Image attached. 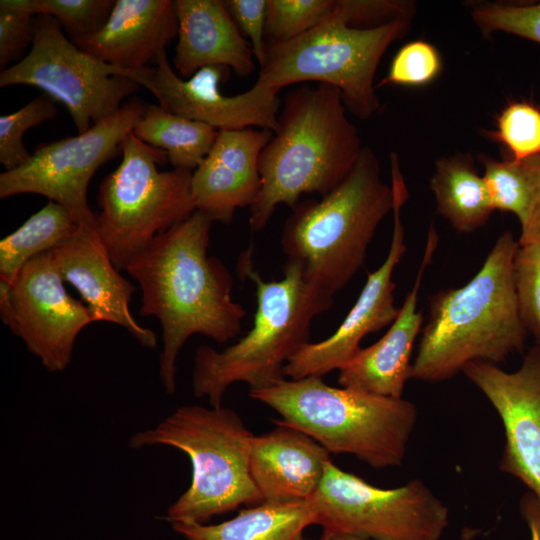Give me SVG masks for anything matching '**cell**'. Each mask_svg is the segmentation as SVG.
I'll use <instances>...</instances> for the list:
<instances>
[{
	"label": "cell",
	"mask_w": 540,
	"mask_h": 540,
	"mask_svg": "<svg viewBox=\"0 0 540 540\" xmlns=\"http://www.w3.org/2000/svg\"><path fill=\"white\" fill-rule=\"evenodd\" d=\"M212 223L196 210L156 236L125 269L141 289L139 314L160 321L159 377L168 394L175 393L176 360L187 339L201 334L225 343L239 335L246 315L232 299L231 273L208 255Z\"/></svg>",
	"instance_id": "1"
},
{
	"label": "cell",
	"mask_w": 540,
	"mask_h": 540,
	"mask_svg": "<svg viewBox=\"0 0 540 540\" xmlns=\"http://www.w3.org/2000/svg\"><path fill=\"white\" fill-rule=\"evenodd\" d=\"M518 247L513 233L503 232L469 282L431 297L428 321L412 362V378L442 382L471 362L498 365L523 352L527 332L514 281Z\"/></svg>",
	"instance_id": "2"
},
{
	"label": "cell",
	"mask_w": 540,
	"mask_h": 540,
	"mask_svg": "<svg viewBox=\"0 0 540 540\" xmlns=\"http://www.w3.org/2000/svg\"><path fill=\"white\" fill-rule=\"evenodd\" d=\"M338 88L318 83L291 90L277 128L259 156L261 188L250 207L249 224L260 232L276 207L291 209L300 196H325L349 175L363 150Z\"/></svg>",
	"instance_id": "3"
},
{
	"label": "cell",
	"mask_w": 540,
	"mask_h": 540,
	"mask_svg": "<svg viewBox=\"0 0 540 540\" xmlns=\"http://www.w3.org/2000/svg\"><path fill=\"white\" fill-rule=\"evenodd\" d=\"M237 271L255 285L253 326L222 351L200 346L194 358L193 393L207 397L212 407L222 406L234 383L258 390L284 380L286 364L310 342L313 319L333 304V296L309 282L296 261L287 259L282 279L265 281L254 268L250 246L239 256Z\"/></svg>",
	"instance_id": "4"
},
{
	"label": "cell",
	"mask_w": 540,
	"mask_h": 540,
	"mask_svg": "<svg viewBox=\"0 0 540 540\" xmlns=\"http://www.w3.org/2000/svg\"><path fill=\"white\" fill-rule=\"evenodd\" d=\"M392 209V187L381 179L375 152L364 146L341 184L292 208L283 227V252L300 264L309 282L334 296L363 266L378 226Z\"/></svg>",
	"instance_id": "5"
},
{
	"label": "cell",
	"mask_w": 540,
	"mask_h": 540,
	"mask_svg": "<svg viewBox=\"0 0 540 540\" xmlns=\"http://www.w3.org/2000/svg\"><path fill=\"white\" fill-rule=\"evenodd\" d=\"M249 396L275 410L330 453L351 454L374 468L400 466L418 419L414 403L327 385L322 377L282 380Z\"/></svg>",
	"instance_id": "6"
},
{
	"label": "cell",
	"mask_w": 540,
	"mask_h": 540,
	"mask_svg": "<svg viewBox=\"0 0 540 540\" xmlns=\"http://www.w3.org/2000/svg\"><path fill=\"white\" fill-rule=\"evenodd\" d=\"M254 437L230 408L185 405L154 428L132 435L129 446H169L188 456L192 466L190 486L170 505L163 519L171 524L205 523L242 504L263 503L250 472Z\"/></svg>",
	"instance_id": "7"
},
{
	"label": "cell",
	"mask_w": 540,
	"mask_h": 540,
	"mask_svg": "<svg viewBox=\"0 0 540 540\" xmlns=\"http://www.w3.org/2000/svg\"><path fill=\"white\" fill-rule=\"evenodd\" d=\"M414 17L378 25L350 22L336 0L334 13L303 35L267 45L256 83L277 88L315 81L339 89L346 110L361 120L382 105L374 77L387 49L410 30Z\"/></svg>",
	"instance_id": "8"
},
{
	"label": "cell",
	"mask_w": 540,
	"mask_h": 540,
	"mask_svg": "<svg viewBox=\"0 0 540 540\" xmlns=\"http://www.w3.org/2000/svg\"><path fill=\"white\" fill-rule=\"evenodd\" d=\"M167 153L132 132L122 144L119 166L99 185L96 231L120 270L156 236L188 219L195 211L192 171H160Z\"/></svg>",
	"instance_id": "9"
},
{
	"label": "cell",
	"mask_w": 540,
	"mask_h": 540,
	"mask_svg": "<svg viewBox=\"0 0 540 540\" xmlns=\"http://www.w3.org/2000/svg\"><path fill=\"white\" fill-rule=\"evenodd\" d=\"M323 536L370 540H440L449 510L420 479L382 489L328 462L307 500Z\"/></svg>",
	"instance_id": "10"
},
{
	"label": "cell",
	"mask_w": 540,
	"mask_h": 540,
	"mask_svg": "<svg viewBox=\"0 0 540 540\" xmlns=\"http://www.w3.org/2000/svg\"><path fill=\"white\" fill-rule=\"evenodd\" d=\"M29 52L0 73V87L30 85L69 111L78 134L111 116L140 85L137 70L107 64L68 40L53 17L35 18Z\"/></svg>",
	"instance_id": "11"
},
{
	"label": "cell",
	"mask_w": 540,
	"mask_h": 540,
	"mask_svg": "<svg viewBox=\"0 0 540 540\" xmlns=\"http://www.w3.org/2000/svg\"><path fill=\"white\" fill-rule=\"evenodd\" d=\"M145 107L130 100L84 133L40 144L23 165L0 174V198L42 195L64 206L81 227L96 229V214L87 200L89 182L99 167L122 152Z\"/></svg>",
	"instance_id": "12"
},
{
	"label": "cell",
	"mask_w": 540,
	"mask_h": 540,
	"mask_svg": "<svg viewBox=\"0 0 540 540\" xmlns=\"http://www.w3.org/2000/svg\"><path fill=\"white\" fill-rule=\"evenodd\" d=\"M390 164L393 233L388 254L375 271L368 273L359 297L336 331L322 341L306 343L286 364V377H322L341 369L360 350L365 336L391 325L398 315L392 277L406 251L401 208L408 199V190L399 161L393 160Z\"/></svg>",
	"instance_id": "13"
},
{
	"label": "cell",
	"mask_w": 540,
	"mask_h": 540,
	"mask_svg": "<svg viewBox=\"0 0 540 540\" xmlns=\"http://www.w3.org/2000/svg\"><path fill=\"white\" fill-rule=\"evenodd\" d=\"M230 68L208 66L185 80L177 75L161 53L154 67L137 70L133 80L148 89L165 110L190 120L208 124L217 130L257 127L275 131L281 102L279 89L255 82L249 90L225 96L220 85Z\"/></svg>",
	"instance_id": "14"
},
{
	"label": "cell",
	"mask_w": 540,
	"mask_h": 540,
	"mask_svg": "<svg viewBox=\"0 0 540 540\" xmlns=\"http://www.w3.org/2000/svg\"><path fill=\"white\" fill-rule=\"evenodd\" d=\"M462 373L501 419L505 444L500 470L522 482L540 505V346H532L513 372L475 361Z\"/></svg>",
	"instance_id": "15"
},
{
	"label": "cell",
	"mask_w": 540,
	"mask_h": 540,
	"mask_svg": "<svg viewBox=\"0 0 540 540\" xmlns=\"http://www.w3.org/2000/svg\"><path fill=\"white\" fill-rule=\"evenodd\" d=\"M51 251L29 261L13 284L16 331L49 372L71 363L76 338L96 322L89 307L66 290Z\"/></svg>",
	"instance_id": "16"
},
{
	"label": "cell",
	"mask_w": 540,
	"mask_h": 540,
	"mask_svg": "<svg viewBox=\"0 0 540 540\" xmlns=\"http://www.w3.org/2000/svg\"><path fill=\"white\" fill-rule=\"evenodd\" d=\"M273 136L260 128L219 130L202 163L192 172L197 211L213 222L230 224L238 208L251 207L260 188L259 156Z\"/></svg>",
	"instance_id": "17"
},
{
	"label": "cell",
	"mask_w": 540,
	"mask_h": 540,
	"mask_svg": "<svg viewBox=\"0 0 540 540\" xmlns=\"http://www.w3.org/2000/svg\"><path fill=\"white\" fill-rule=\"evenodd\" d=\"M51 254L63 281L78 291L96 322L120 325L144 347H156L154 331L141 326L130 312L135 287L119 273L95 228L81 227Z\"/></svg>",
	"instance_id": "18"
},
{
	"label": "cell",
	"mask_w": 540,
	"mask_h": 540,
	"mask_svg": "<svg viewBox=\"0 0 540 540\" xmlns=\"http://www.w3.org/2000/svg\"><path fill=\"white\" fill-rule=\"evenodd\" d=\"M434 223L430 224L426 247L412 289L406 295L395 320L374 344L360 348L339 369L338 383L374 395L402 398L406 382L412 378V352L423 316L417 310L419 289L425 270L438 244Z\"/></svg>",
	"instance_id": "19"
},
{
	"label": "cell",
	"mask_w": 540,
	"mask_h": 540,
	"mask_svg": "<svg viewBox=\"0 0 540 540\" xmlns=\"http://www.w3.org/2000/svg\"><path fill=\"white\" fill-rule=\"evenodd\" d=\"M177 33L174 1L117 0L101 29L70 40L107 64L141 70L154 64Z\"/></svg>",
	"instance_id": "20"
},
{
	"label": "cell",
	"mask_w": 540,
	"mask_h": 540,
	"mask_svg": "<svg viewBox=\"0 0 540 540\" xmlns=\"http://www.w3.org/2000/svg\"><path fill=\"white\" fill-rule=\"evenodd\" d=\"M275 423V429L253 439L254 484L263 502L307 501L319 487L331 453L304 432Z\"/></svg>",
	"instance_id": "21"
},
{
	"label": "cell",
	"mask_w": 540,
	"mask_h": 540,
	"mask_svg": "<svg viewBox=\"0 0 540 540\" xmlns=\"http://www.w3.org/2000/svg\"><path fill=\"white\" fill-rule=\"evenodd\" d=\"M178 21L173 64L182 77L201 68L224 66L244 77L255 65L250 44L241 34L223 1L175 0Z\"/></svg>",
	"instance_id": "22"
},
{
	"label": "cell",
	"mask_w": 540,
	"mask_h": 540,
	"mask_svg": "<svg viewBox=\"0 0 540 540\" xmlns=\"http://www.w3.org/2000/svg\"><path fill=\"white\" fill-rule=\"evenodd\" d=\"M315 524L308 501L263 502L243 509L218 524L172 523L186 540H304L303 532Z\"/></svg>",
	"instance_id": "23"
},
{
	"label": "cell",
	"mask_w": 540,
	"mask_h": 540,
	"mask_svg": "<svg viewBox=\"0 0 540 540\" xmlns=\"http://www.w3.org/2000/svg\"><path fill=\"white\" fill-rule=\"evenodd\" d=\"M430 189L439 214L459 233L482 227L494 211L483 177L477 173L470 154L437 159Z\"/></svg>",
	"instance_id": "24"
},
{
	"label": "cell",
	"mask_w": 540,
	"mask_h": 540,
	"mask_svg": "<svg viewBox=\"0 0 540 540\" xmlns=\"http://www.w3.org/2000/svg\"><path fill=\"white\" fill-rule=\"evenodd\" d=\"M219 130L173 114L160 105L146 104L132 133L144 143L167 153L175 169L193 171L212 148Z\"/></svg>",
	"instance_id": "25"
},
{
	"label": "cell",
	"mask_w": 540,
	"mask_h": 540,
	"mask_svg": "<svg viewBox=\"0 0 540 540\" xmlns=\"http://www.w3.org/2000/svg\"><path fill=\"white\" fill-rule=\"evenodd\" d=\"M81 226L62 205L49 201L0 242V281L13 285L24 266L73 237Z\"/></svg>",
	"instance_id": "26"
},
{
	"label": "cell",
	"mask_w": 540,
	"mask_h": 540,
	"mask_svg": "<svg viewBox=\"0 0 540 540\" xmlns=\"http://www.w3.org/2000/svg\"><path fill=\"white\" fill-rule=\"evenodd\" d=\"M484 168L482 175L494 210L513 213L520 226L527 220L532 200L533 187L523 161H498L480 155Z\"/></svg>",
	"instance_id": "27"
},
{
	"label": "cell",
	"mask_w": 540,
	"mask_h": 540,
	"mask_svg": "<svg viewBox=\"0 0 540 540\" xmlns=\"http://www.w3.org/2000/svg\"><path fill=\"white\" fill-rule=\"evenodd\" d=\"M113 0H1L0 4L24 11L36 17L55 18L70 37L97 32L106 23Z\"/></svg>",
	"instance_id": "28"
},
{
	"label": "cell",
	"mask_w": 540,
	"mask_h": 540,
	"mask_svg": "<svg viewBox=\"0 0 540 540\" xmlns=\"http://www.w3.org/2000/svg\"><path fill=\"white\" fill-rule=\"evenodd\" d=\"M335 8L336 0H267L266 44L296 39L328 19Z\"/></svg>",
	"instance_id": "29"
},
{
	"label": "cell",
	"mask_w": 540,
	"mask_h": 540,
	"mask_svg": "<svg viewBox=\"0 0 540 540\" xmlns=\"http://www.w3.org/2000/svg\"><path fill=\"white\" fill-rule=\"evenodd\" d=\"M473 22L488 37L503 32L540 44V1H479L470 4Z\"/></svg>",
	"instance_id": "30"
},
{
	"label": "cell",
	"mask_w": 540,
	"mask_h": 540,
	"mask_svg": "<svg viewBox=\"0 0 540 540\" xmlns=\"http://www.w3.org/2000/svg\"><path fill=\"white\" fill-rule=\"evenodd\" d=\"M57 114L55 101L42 94L19 110L0 117V163L5 171L23 165L31 153L23 144V135Z\"/></svg>",
	"instance_id": "31"
},
{
	"label": "cell",
	"mask_w": 540,
	"mask_h": 540,
	"mask_svg": "<svg viewBox=\"0 0 540 540\" xmlns=\"http://www.w3.org/2000/svg\"><path fill=\"white\" fill-rule=\"evenodd\" d=\"M493 137L509 150L511 160L540 155V108L528 102L510 103L499 114Z\"/></svg>",
	"instance_id": "32"
},
{
	"label": "cell",
	"mask_w": 540,
	"mask_h": 540,
	"mask_svg": "<svg viewBox=\"0 0 540 540\" xmlns=\"http://www.w3.org/2000/svg\"><path fill=\"white\" fill-rule=\"evenodd\" d=\"M514 281L521 321L540 346V245H519L514 258Z\"/></svg>",
	"instance_id": "33"
},
{
	"label": "cell",
	"mask_w": 540,
	"mask_h": 540,
	"mask_svg": "<svg viewBox=\"0 0 540 540\" xmlns=\"http://www.w3.org/2000/svg\"><path fill=\"white\" fill-rule=\"evenodd\" d=\"M442 60L437 49L423 40L411 41L394 56L388 74L378 86H421L432 82L440 73Z\"/></svg>",
	"instance_id": "34"
},
{
	"label": "cell",
	"mask_w": 540,
	"mask_h": 540,
	"mask_svg": "<svg viewBox=\"0 0 540 540\" xmlns=\"http://www.w3.org/2000/svg\"><path fill=\"white\" fill-rule=\"evenodd\" d=\"M34 16L0 4V67L6 69L20 56L34 39Z\"/></svg>",
	"instance_id": "35"
},
{
	"label": "cell",
	"mask_w": 540,
	"mask_h": 540,
	"mask_svg": "<svg viewBox=\"0 0 540 540\" xmlns=\"http://www.w3.org/2000/svg\"><path fill=\"white\" fill-rule=\"evenodd\" d=\"M224 5L241 34L248 38L254 58L262 67L266 61L265 25L267 0H224Z\"/></svg>",
	"instance_id": "36"
},
{
	"label": "cell",
	"mask_w": 540,
	"mask_h": 540,
	"mask_svg": "<svg viewBox=\"0 0 540 540\" xmlns=\"http://www.w3.org/2000/svg\"><path fill=\"white\" fill-rule=\"evenodd\" d=\"M526 165L533 187V200L529 216L520 226L519 245H540V155L523 161Z\"/></svg>",
	"instance_id": "37"
},
{
	"label": "cell",
	"mask_w": 540,
	"mask_h": 540,
	"mask_svg": "<svg viewBox=\"0 0 540 540\" xmlns=\"http://www.w3.org/2000/svg\"><path fill=\"white\" fill-rule=\"evenodd\" d=\"M520 511L530 530L531 540H540V505L530 492L522 497Z\"/></svg>",
	"instance_id": "38"
},
{
	"label": "cell",
	"mask_w": 540,
	"mask_h": 540,
	"mask_svg": "<svg viewBox=\"0 0 540 540\" xmlns=\"http://www.w3.org/2000/svg\"><path fill=\"white\" fill-rule=\"evenodd\" d=\"M1 320L14 334L16 331V310L13 300V285L0 281Z\"/></svg>",
	"instance_id": "39"
},
{
	"label": "cell",
	"mask_w": 540,
	"mask_h": 540,
	"mask_svg": "<svg viewBox=\"0 0 540 540\" xmlns=\"http://www.w3.org/2000/svg\"><path fill=\"white\" fill-rule=\"evenodd\" d=\"M323 536V535H322ZM326 540H370L365 538H358V537H347V536H332V537H325Z\"/></svg>",
	"instance_id": "40"
},
{
	"label": "cell",
	"mask_w": 540,
	"mask_h": 540,
	"mask_svg": "<svg viewBox=\"0 0 540 540\" xmlns=\"http://www.w3.org/2000/svg\"><path fill=\"white\" fill-rule=\"evenodd\" d=\"M318 540H326L324 536H321Z\"/></svg>",
	"instance_id": "41"
}]
</instances>
